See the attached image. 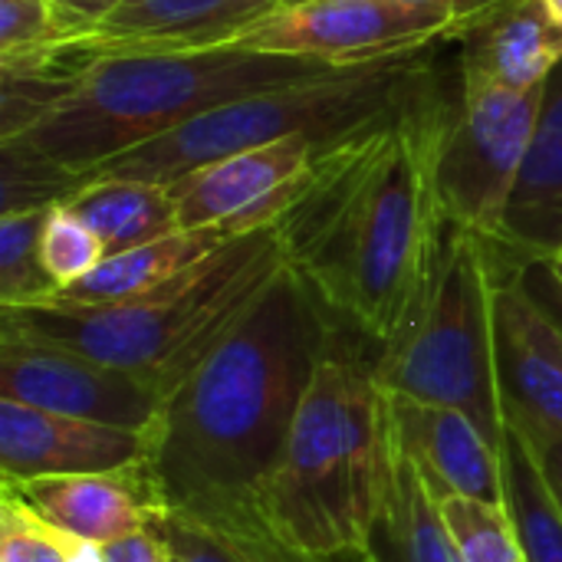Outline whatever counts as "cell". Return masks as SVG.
<instances>
[{
	"mask_svg": "<svg viewBox=\"0 0 562 562\" xmlns=\"http://www.w3.org/2000/svg\"><path fill=\"white\" fill-rule=\"evenodd\" d=\"M435 66L382 119L323 148L277 221L286 263L349 329L385 342L412 310L441 234L435 155L454 109Z\"/></svg>",
	"mask_w": 562,
	"mask_h": 562,
	"instance_id": "1",
	"label": "cell"
},
{
	"mask_svg": "<svg viewBox=\"0 0 562 562\" xmlns=\"http://www.w3.org/2000/svg\"><path fill=\"white\" fill-rule=\"evenodd\" d=\"M346 323L283 263L214 352L168 395L145 461L168 514L224 520L254 494Z\"/></svg>",
	"mask_w": 562,
	"mask_h": 562,
	"instance_id": "2",
	"label": "cell"
},
{
	"mask_svg": "<svg viewBox=\"0 0 562 562\" xmlns=\"http://www.w3.org/2000/svg\"><path fill=\"white\" fill-rule=\"evenodd\" d=\"M375 359L379 342L346 326L254 494L260 527L303 557L369 550L395 497L402 451Z\"/></svg>",
	"mask_w": 562,
	"mask_h": 562,
	"instance_id": "3",
	"label": "cell"
},
{
	"mask_svg": "<svg viewBox=\"0 0 562 562\" xmlns=\"http://www.w3.org/2000/svg\"><path fill=\"white\" fill-rule=\"evenodd\" d=\"M336 66L250 49L135 53L92 59L13 145L69 175L89 178L105 161L260 89L306 82Z\"/></svg>",
	"mask_w": 562,
	"mask_h": 562,
	"instance_id": "4",
	"label": "cell"
},
{
	"mask_svg": "<svg viewBox=\"0 0 562 562\" xmlns=\"http://www.w3.org/2000/svg\"><path fill=\"white\" fill-rule=\"evenodd\" d=\"M286 263L277 224L250 231L178 280L112 306H0V336L59 346L175 395Z\"/></svg>",
	"mask_w": 562,
	"mask_h": 562,
	"instance_id": "5",
	"label": "cell"
},
{
	"mask_svg": "<svg viewBox=\"0 0 562 562\" xmlns=\"http://www.w3.org/2000/svg\"><path fill=\"white\" fill-rule=\"evenodd\" d=\"M435 56L438 46H428L366 66L329 69L306 82L250 92L105 161L89 178H138L171 188L221 158L290 135H310L329 148L392 112L435 66Z\"/></svg>",
	"mask_w": 562,
	"mask_h": 562,
	"instance_id": "6",
	"label": "cell"
},
{
	"mask_svg": "<svg viewBox=\"0 0 562 562\" xmlns=\"http://www.w3.org/2000/svg\"><path fill=\"white\" fill-rule=\"evenodd\" d=\"M375 369L395 398L461 408L501 448L504 405L487 237L441 221L428 277L395 336L379 346Z\"/></svg>",
	"mask_w": 562,
	"mask_h": 562,
	"instance_id": "7",
	"label": "cell"
},
{
	"mask_svg": "<svg viewBox=\"0 0 562 562\" xmlns=\"http://www.w3.org/2000/svg\"><path fill=\"white\" fill-rule=\"evenodd\" d=\"M543 92L547 86L514 92L461 82L435 155L441 217L481 237H497L537 135Z\"/></svg>",
	"mask_w": 562,
	"mask_h": 562,
	"instance_id": "8",
	"label": "cell"
},
{
	"mask_svg": "<svg viewBox=\"0 0 562 562\" xmlns=\"http://www.w3.org/2000/svg\"><path fill=\"white\" fill-rule=\"evenodd\" d=\"M461 30L464 20L438 3L316 0L263 16L221 49H250L346 69L454 43Z\"/></svg>",
	"mask_w": 562,
	"mask_h": 562,
	"instance_id": "9",
	"label": "cell"
},
{
	"mask_svg": "<svg viewBox=\"0 0 562 562\" xmlns=\"http://www.w3.org/2000/svg\"><path fill=\"white\" fill-rule=\"evenodd\" d=\"M0 398L128 431H151L165 408L161 392L125 369L16 336H0Z\"/></svg>",
	"mask_w": 562,
	"mask_h": 562,
	"instance_id": "10",
	"label": "cell"
},
{
	"mask_svg": "<svg viewBox=\"0 0 562 562\" xmlns=\"http://www.w3.org/2000/svg\"><path fill=\"white\" fill-rule=\"evenodd\" d=\"M491 244L494 336L504 425L530 441H562V329L520 280L517 257Z\"/></svg>",
	"mask_w": 562,
	"mask_h": 562,
	"instance_id": "11",
	"label": "cell"
},
{
	"mask_svg": "<svg viewBox=\"0 0 562 562\" xmlns=\"http://www.w3.org/2000/svg\"><path fill=\"white\" fill-rule=\"evenodd\" d=\"M319 151L323 145L316 138L290 135L188 175L184 181L171 184L178 227L198 231L224 224L244 237L277 224Z\"/></svg>",
	"mask_w": 562,
	"mask_h": 562,
	"instance_id": "12",
	"label": "cell"
},
{
	"mask_svg": "<svg viewBox=\"0 0 562 562\" xmlns=\"http://www.w3.org/2000/svg\"><path fill=\"white\" fill-rule=\"evenodd\" d=\"M270 13H277V0H125L92 33L53 40L26 56H63L89 66L102 56L221 49Z\"/></svg>",
	"mask_w": 562,
	"mask_h": 562,
	"instance_id": "13",
	"label": "cell"
},
{
	"mask_svg": "<svg viewBox=\"0 0 562 562\" xmlns=\"http://www.w3.org/2000/svg\"><path fill=\"white\" fill-rule=\"evenodd\" d=\"M151 431L82 422L0 398V471L7 481L105 474L145 464Z\"/></svg>",
	"mask_w": 562,
	"mask_h": 562,
	"instance_id": "14",
	"label": "cell"
},
{
	"mask_svg": "<svg viewBox=\"0 0 562 562\" xmlns=\"http://www.w3.org/2000/svg\"><path fill=\"white\" fill-rule=\"evenodd\" d=\"M395 438L402 458L415 468L435 504L448 497H477L504 504L501 448L461 408L395 398Z\"/></svg>",
	"mask_w": 562,
	"mask_h": 562,
	"instance_id": "15",
	"label": "cell"
},
{
	"mask_svg": "<svg viewBox=\"0 0 562 562\" xmlns=\"http://www.w3.org/2000/svg\"><path fill=\"white\" fill-rule=\"evenodd\" d=\"M7 484H13L20 497L53 527L102 547L125 540L138 530L158 527L168 514L148 464L105 471V474L7 481Z\"/></svg>",
	"mask_w": 562,
	"mask_h": 562,
	"instance_id": "16",
	"label": "cell"
},
{
	"mask_svg": "<svg viewBox=\"0 0 562 562\" xmlns=\"http://www.w3.org/2000/svg\"><path fill=\"white\" fill-rule=\"evenodd\" d=\"M454 43L464 86L527 92L547 86L562 63V30L540 0H504L474 16Z\"/></svg>",
	"mask_w": 562,
	"mask_h": 562,
	"instance_id": "17",
	"label": "cell"
},
{
	"mask_svg": "<svg viewBox=\"0 0 562 562\" xmlns=\"http://www.w3.org/2000/svg\"><path fill=\"white\" fill-rule=\"evenodd\" d=\"M494 244L524 260L562 257V63L547 82L537 135Z\"/></svg>",
	"mask_w": 562,
	"mask_h": 562,
	"instance_id": "18",
	"label": "cell"
},
{
	"mask_svg": "<svg viewBox=\"0 0 562 562\" xmlns=\"http://www.w3.org/2000/svg\"><path fill=\"white\" fill-rule=\"evenodd\" d=\"M237 240V234L224 224L217 227H198V231H175L168 237H158L151 244H142L135 250L105 257L99 270H92L86 280H79L69 290H59L46 306H112L128 303L135 296H145L181 273L201 267L207 257H214L221 247Z\"/></svg>",
	"mask_w": 562,
	"mask_h": 562,
	"instance_id": "19",
	"label": "cell"
},
{
	"mask_svg": "<svg viewBox=\"0 0 562 562\" xmlns=\"http://www.w3.org/2000/svg\"><path fill=\"white\" fill-rule=\"evenodd\" d=\"M102 240L105 254H125L178 227V204L171 188L138 178H86V184L66 201Z\"/></svg>",
	"mask_w": 562,
	"mask_h": 562,
	"instance_id": "20",
	"label": "cell"
},
{
	"mask_svg": "<svg viewBox=\"0 0 562 562\" xmlns=\"http://www.w3.org/2000/svg\"><path fill=\"white\" fill-rule=\"evenodd\" d=\"M504 504L514 517L524 562H562V510L527 441L504 425Z\"/></svg>",
	"mask_w": 562,
	"mask_h": 562,
	"instance_id": "21",
	"label": "cell"
},
{
	"mask_svg": "<svg viewBox=\"0 0 562 562\" xmlns=\"http://www.w3.org/2000/svg\"><path fill=\"white\" fill-rule=\"evenodd\" d=\"M369 550L382 562H464L448 537L438 504L405 458L398 464L395 497Z\"/></svg>",
	"mask_w": 562,
	"mask_h": 562,
	"instance_id": "22",
	"label": "cell"
},
{
	"mask_svg": "<svg viewBox=\"0 0 562 562\" xmlns=\"http://www.w3.org/2000/svg\"><path fill=\"white\" fill-rule=\"evenodd\" d=\"M46 211L0 214V306H46L59 286L40 260Z\"/></svg>",
	"mask_w": 562,
	"mask_h": 562,
	"instance_id": "23",
	"label": "cell"
},
{
	"mask_svg": "<svg viewBox=\"0 0 562 562\" xmlns=\"http://www.w3.org/2000/svg\"><path fill=\"white\" fill-rule=\"evenodd\" d=\"M448 537L464 562H524L507 504L477 497H448L438 504Z\"/></svg>",
	"mask_w": 562,
	"mask_h": 562,
	"instance_id": "24",
	"label": "cell"
},
{
	"mask_svg": "<svg viewBox=\"0 0 562 562\" xmlns=\"http://www.w3.org/2000/svg\"><path fill=\"white\" fill-rule=\"evenodd\" d=\"M86 178L69 175L49 161H40L13 145H0V214L49 211L66 204Z\"/></svg>",
	"mask_w": 562,
	"mask_h": 562,
	"instance_id": "25",
	"label": "cell"
},
{
	"mask_svg": "<svg viewBox=\"0 0 562 562\" xmlns=\"http://www.w3.org/2000/svg\"><path fill=\"white\" fill-rule=\"evenodd\" d=\"M105 257L109 254L99 234L79 214H72L66 204L46 211L43 234H40V260L59 290H69L79 280H86L92 270L102 267Z\"/></svg>",
	"mask_w": 562,
	"mask_h": 562,
	"instance_id": "26",
	"label": "cell"
},
{
	"mask_svg": "<svg viewBox=\"0 0 562 562\" xmlns=\"http://www.w3.org/2000/svg\"><path fill=\"white\" fill-rule=\"evenodd\" d=\"M158 533L171 553V562H250L227 533L188 514H165Z\"/></svg>",
	"mask_w": 562,
	"mask_h": 562,
	"instance_id": "27",
	"label": "cell"
},
{
	"mask_svg": "<svg viewBox=\"0 0 562 562\" xmlns=\"http://www.w3.org/2000/svg\"><path fill=\"white\" fill-rule=\"evenodd\" d=\"M56 36L49 0H0V59L26 56Z\"/></svg>",
	"mask_w": 562,
	"mask_h": 562,
	"instance_id": "28",
	"label": "cell"
},
{
	"mask_svg": "<svg viewBox=\"0 0 562 562\" xmlns=\"http://www.w3.org/2000/svg\"><path fill=\"white\" fill-rule=\"evenodd\" d=\"M125 0H49V7H53V26H56V36L53 40H72V36L92 33Z\"/></svg>",
	"mask_w": 562,
	"mask_h": 562,
	"instance_id": "29",
	"label": "cell"
},
{
	"mask_svg": "<svg viewBox=\"0 0 562 562\" xmlns=\"http://www.w3.org/2000/svg\"><path fill=\"white\" fill-rule=\"evenodd\" d=\"M517 267H520V280L530 290V296L562 329V277L557 273L553 260H524V257H517Z\"/></svg>",
	"mask_w": 562,
	"mask_h": 562,
	"instance_id": "30",
	"label": "cell"
},
{
	"mask_svg": "<svg viewBox=\"0 0 562 562\" xmlns=\"http://www.w3.org/2000/svg\"><path fill=\"white\" fill-rule=\"evenodd\" d=\"M105 562H171V553L158 533V527L138 530L125 540L105 547Z\"/></svg>",
	"mask_w": 562,
	"mask_h": 562,
	"instance_id": "31",
	"label": "cell"
},
{
	"mask_svg": "<svg viewBox=\"0 0 562 562\" xmlns=\"http://www.w3.org/2000/svg\"><path fill=\"white\" fill-rule=\"evenodd\" d=\"M517 431V428H514ZM520 435V431H517ZM524 438V435H520ZM527 441V448L533 451V458H537V464H540V471H543V477H547V484H550V491H553V497H557V504H560L562 510V441L560 438H543V441H530V438H524Z\"/></svg>",
	"mask_w": 562,
	"mask_h": 562,
	"instance_id": "32",
	"label": "cell"
},
{
	"mask_svg": "<svg viewBox=\"0 0 562 562\" xmlns=\"http://www.w3.org/2000/svg\"><path fill=\"white\" fill-rule=\"evenodd\" d=\"M412 3H438V7H448V10H454V13L464 20V26H468L474 16H481V13L501 7L504 0H412Z\"/></svg>",
	"mask_w": 562,
	"mask_h": 562,
	"instance_id": "33",
	"label": "cell"
},
{
	"mask_svg": "<svg viewBox=\"0 0 562 562\" xmlns=\"http://www.w3.org/2000/svg\"><path fill=\"white\" fill-rule=\"evenodd\" d=\"M333 562H382L372 550H359V553H346V557H333Z\"/></svg>",
	"mask_w": 562,
	"mask_h": 562,
	"instance_id": "34",
	"label": "cell"
},
{
	"mask_svg": "<svg viewBox=\"0 0 562 562\" xmlns=\"http://www.w3.org/2000/svg\"><path fill=\"white\" fill-rule=\"evenodd\" d=\"M540 3H543V10L550 13V20L562 30V0H540Z\"/></svg>",
	"mask_w": 562,
	"mask_h": 562,
	"instance_id": "35",
	"label": "cell"
},
{
	"mask_svg": "<svg viewBox=\"0 0 562 562\" xmlns=\"http://www.w3.org/2000/svg\"><path fill=\"white\" fill-rule=\"evenodd\" d=\"M306 3H316V0H277V10H293V7H306Z\"/></svg>",
	"mask_w": 562,
	"mask_h": 562,
	"instance_id": "36",
	"label": "cell"
},
{
	"mask_svg": "<svg viewBox=\"0 0 562 562\" xmlns=\"http://www.w3.org/2000/svg\"><path fill=\"white\" fill-rule=\"evenodd\" d=\"M553 267H557V273L562 277V260H553Z\"/></svg>",
	"mask_w": 562,
	"mask_h": 562,
	"instance_id": "37",
	"label": "cell"
},
{
	"mask_svg": "<svg viewBox=\"0 0 562 562\" xmlns=\"http://www.w3.org/2000/svg\"><path fill=\"white\" fill-rule=\"evenodd\" d=\"M560 260H562V257H560Z\"/></svg>",
	"mask_w": 562,
	"mask_h": 562,
	"instance_id": "38",
	"label": "cell"
}]
</instances>
